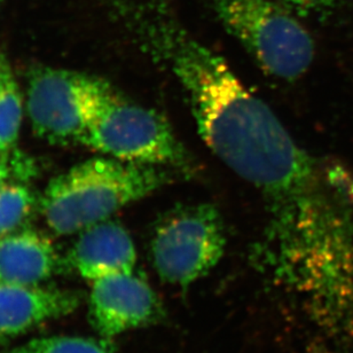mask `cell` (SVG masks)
Wrapping results in <instances>:
<instances>
[{
	"mask_svg": "<svg viewBox=\"0 0 353 353\" xmlns=\"http://www.w3.org/2000/svg\"><path fill=\"white\" fill-rule=\"evenodd\" d=\"M139 28L150 54L186 92L208 147L262 195L279 245L288 255L333 248L353 226L349 176L299 147L272 109L221 55L190 36L168 6L147 12Z\"/></svg>",
	"mask_w": 353,
	"mask_h": 353,
	"instance_id": "1",
	"label": "cell"
},
{
	"mask_svg": "<svg viewBox=\"0 0 353 353\" xmlns=\"http://www.w3.org/2000/svg\"><path fill=\"white\" fill-rule=\"evenodd\" d=\"M168 176L157 165L112 157L86 161L50 181L41 212L57 234H74L148 196L168 183Z\"/></svg>",
	"mask_w": 353,
	"mask_h": 353,
	"instance_id": "2",
	"label": "cell"
},
{
	"mask_svg": "<svg viewBox=\"0 0 353 353\" xmlns=\"http://www.w3.org/2000/svg\"><path fill=\"white\" fill-rule=\"evenodd\" d=\"M82 145L131 163L190 169V159L167 121L123 98L99 79L88 103Z\"/></svg>",
	"mask_w": 353,
	"mask_h": 353,
	"instance_id": "3",
	"label": "cell"
},
{
	"mask_svg": "<svg viewBox=\"0 0 353 353\" xmlns=\"http://www.w3.org/2000/svg\"><path fill=\"white\" fill-rule=\"evenodd\" d=\"M225 29L270 75L292 81L314 58L311 34L276 0H205Z\"/></svg>",
	"mask_w": 353,
	"mask_h": 353,
	"instance_id": "4",
	"label": "cell"
},
{
	"mask_svg": "<svg viewBox=\"0 0 353 353\" xmlns=\"http://www.w3.org/2000/svg\"><path fill=\"white\" fill-rule=\"evenodd\" d=\"M225 245L224 221L217 208L181 205L157 221L150 241L152 262L164 282L186 287L219 263Z\"/></svg>",
	"mask_w": 353,
	"mask_h": 353,
	"instance_id": "5",
	"label": "cell"
},
{
	"mask_svg": "<svg viewBox=\"0 0 353 353\" xmlns=\"http://www.w3.org/2000/svg\"><path fill=\"white\" fill-rule=\"evenodd\" d=\"M97 77L65 69H37L28 85L34 133L53 145L81 143Z\"/></svg>",
	"mask_w": 353,
	"mask_h": 353,
	"instance_id": "6",
	"label": "cell"
},
{
	"mask_svg": "<svg viewBox=\"0 0 353 353\" xmlns=\"http://www.w3.org/2000/svg\"><path fill=\"white\" fill-rule=\"evenodd\" d=\"M160 314L157 294L139 275L131 272L95 280L90 316L95 330L105 340L154 323Z\"/></svg>",
	"mask_w": 353,
	"mask_h": 353,
	"instance_id": "7",
	"label": "cell"
},
{
	"mask_svg": "<svg viewBox=\"0 0 353 353\" xmlns=\"http://www.w3.org/2000/svg\"><path fill=\"white\" fill-rule=\"evenodd\" d=\"M81 303L72 290L0 285V337L15 336L39 323L67 316Z\"/></svg>",
	"mask_w": 353,
	"mask_h": 353,
	"instance_id": "8",
	"label": "cell"
},
{
	"mask_svg": "<svg viewBox=\"0 0 353 353\" xmlns=\"http://www.w3.org/2000/svg\"><path fill=\"white\" fill-rule=\"evenodd\" d=\"M69 259L82 276L98 280L131 273L137 262L136 247L122 225L107 219L83 231Z\"/></svg>",
	"mask_w": 353,
	"mask_h": 353,
	"instance_id": "9",
	"label": "cell"
},
{
	"mask_svg": "<svg viewBox=\"0 0 353 353\" xmlns=\"http://www.w3.org/2000/svg\"><path fill=\"white\" fill-rule=\"evenodd\" d=\"M60 266L52 242L38 232L28 230L0 238V285H38Z\"/></svg>",
	"mask_w": 353,
	"mask_h": 353,
	"instance_id": "10",
	"label": "cell"
},
{
	"mask_svg": "<svg viewBox=\"0 0 353 353\" xmlns=\"http://www.w3.org/2000/svg\"><path fill=\"white\" fill-rule=\"evenodd\" d=\"M22 121V98L7 62L0 59V155L15 145Z\"/></svg>",
	"mask_w": 353,
	"mask_h": 353,
	"instance_id": "11",
	"label": "cell"
},
{
	"mask_svg": "<svg viewBox=\"0 0 353 353\" xmlns=\"http://www.w3.org/2000/svg\"><path fill=\"white\" fill-rule=\"evenodd\" d=\"M34 203L32 194L23 185L3 183L0 187V238L20 228Z\"/></svg>",
	"mask_w": 353,
	"mask_h": 353,
	"instance_id": "12",
	"label": "cell"
},
{
	"mask_svg": "<svg viewBox=\"0 0 353 353\" xmlns=\"http://www.w3.org/2000/svg\"><path fill=\"white\" fill-rule=\"evenodd\" d=\"M5 353H109L105 344L85 337L37 339Z\"/></svg>",
	"mask_w": 353,
	"mask_h": 353,
	"instance_id": "13",
	"label": "cell"
},
{
	"mask_svg": "<svg viewBox=\"0 0 353 353\" xmlns=\"http://www.w3.org/2000/svg\"><path fill=\"white\" fill-rule=\"evenodd\" d=\"M292 13L314 17L330 13L342 0H276Z\"/></svg>",
	"mask_w": 353,
	"mask_h": 353,
	"instance_id": "14",
	"label": "cell"
},
{
	"mask_svg": "<svg viewBox=\"0 0 353 353\" xmlns=\"http://www.w3.org/2000/svg\"><path fill=\"white\" fill-rule=\"evenodd\" d=\"M8 174H10L8 168H7L6 164L3 163V160H0V187L5 183V180L8 178Z\"/></svg>",
	"mask_w": 353,
	"mask_h": 353,
	"instance_id": "15",
	"label": "cell"
},
{
	"mask_svg": "<svg viewBox=\"0 0 353 353\" xmlns=\"http://www.w3.org/2000/svg\"><path fill=\"white\" fill-rule=\"evenodd\" d=\"M0 157H1V155H0ZM0 160H1V159H0Z\"/></svg>",
	"mask_w": 353,
	"mask_h": 353,
	"instance_id": "16",
	"label": "cell"
}]
</instances>
